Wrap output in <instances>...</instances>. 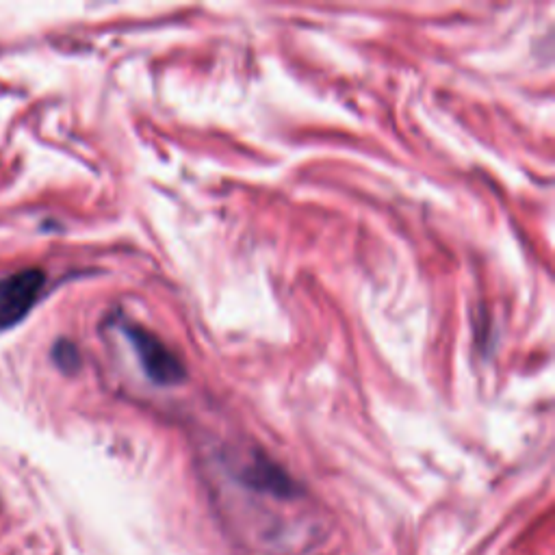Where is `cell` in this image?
Wrapping results in <instances>:
<instances>
[{
	"instance_id": "6da1fadb",
	"label": "cell",
	"mask_w": 555,
	"mask_h": 555,
	"mask_svg": "<svg viewBox=\"0 0 555 555\" xmlns=\"http://www.w3.org/2000/svg\"><path fill=\"white\" fill-rule=\"evenodd\" d=\"M122 330L141 360V369L154 384L172 386L187 378L185 365L159 337L135 324H124Z\"/></svg>"
},
{
	"instance_id": "7a4b0ae2",
	"label": "cell",
	"mask_w": 555,
	"mask_h": 555,
	"mask_svg": "<svg viewBox=\"0 0 555 555\" xmlns=\"http://www.w3.org/2000/svg\"><path fill=\"white\" fill-rule=\"evenodd\" d=\"M46 276L42 269L29 267L0 278V330L16 326L35 306Z\"/></svg>"
},
{
	"instance_id": "3957f363",
	"label": "cell",
	"mask_w": 555,
	"mask_h": 555,
	"mask_svg": "<svg viewBox=\"0 0 555 555\" xmlns=\"http://www.w3.org/2000/svg\"><path fill=\"white\" fill-rule=\"evenodd\" d=\"M243 482L256 488V490H265V493H271L276 497H287L293 495V482L289 480L287 473H282L274 464L267 460H256L252 462L248 469L241 473Z\"/></svg>"
},
{
	"instance_id": "277c9868",
	"label": "cell",
	"mask_w": 555,
	"mask_h": 555,
	"mask_svg": "<svg viewBox=\"0 0 555 555\" xmlns=\"http://www.w3.org/2000/svg\"><path fill=\"white\" fill-rule=\"evenodd\" d=\"M53 358H55L57 367L66 373H74L81 367V354H79V350H76V345L70 341H57L55 350H53Z\"/></svg>"
}]
</instances>
